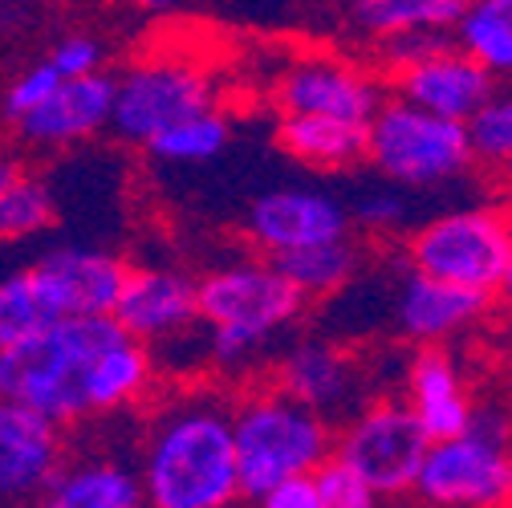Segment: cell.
Listing matches in <instances>:
<instances>
[{
	"label": "cell",
	"instance_id": "obj_34",
	"mask_svg": "<svg viewBox=\"0 0 512 508\" xmlns=\"http://www.w3.org/2000/svg\"><path fill=\"white\" fill-rule=\"evenodd\" d=\"M49 66L61 78H86L102 70V45L94 37H66L53 53H49Z\"/></svg>",
	"mask_w": 512,
	"mask_h": 508
},
{
	"label": "cell",
	"instance_id": "obj_5",
	"mask_svg": "<svg viewBox=\"0 0 512 508\" xmlns=\"http://www.w3.org/2000/svg\"><path fill=\"white\" fill-rule=\"evenodd\" d=\"M415 496L427 508H512V419L480 407L464 431L431 439Z\"/></svg>",
	"mask_w": 512,
	"mask_h": 508
},
{
	"label": "cell",
	"instance_id": "obj_11",
	"mask_svg": "<svg viewBox=\"0 0 512 508\" xmlns=\"http://www.w3.org/2000/svg\"><path fill=\"white\" fill-rule=\"evenodd\" d=\"M244 236L273 261L293 248L350 236V212L346 200L326 187H273L248 204Z\"/></svg>",
	"mask_w": 512,
	"mask_h": 508
},
{
	"label": "cell",
	"instance_id": "obj_39",
	"mask_svg": "<svg viewBox=\"0 0 512 508\" xmlns=\"http://www.w3.org/2000/svg\"><path fill=\"white\" fill-rule=\"evenodd\" d=\"M419 508H427V504H419Z\"/></svg>",
	"mask_w": 512,
	"mask_h": 508
},
{
	"label": "cell",
	"instance_id": "obj_29",
	"mask_svg": "<svg viewBox=\"0 0 512 508\" xmlns=\"http://www.w3.org/2000/svg\"><path fill=\"white\" fill-rule=\"evenodd\" d=\"M57 322V317L45 309L37 285L29 273H17L9 281H0V350L37 334L41 326Z\"/></svg>",
	"mask_w": 512,
	"mask_h": 508
},
{
	"label": "cell",
	"instance_id": "obj_25",
	"mask_svg": "<svg viewBox=\"0 0 512 508\" xmlns=\"http://www.w3.org/2000/svg\"><path fill=\"white\" fill-rule=\"evenodd\" d=\"M452 41L496 82H512V21L492 0H468V9L452 25Z\"/></svg>",
	"mask_w": 512,
	"mask_h": 508
},
{
	"label": "cell",
	"instance_id": "obj_32",
	"mask_svg": "<svg viewBox=\"0 0 512 508\" xmlns=\"http://www.w3.org/2000/svg\"><path fill=\"white\" fill-rule=\"evenodd\" d=\"M452 41V33H391V37H378L374 41V74L387 82L391 74H399V70H407L411 61H419V57H427L431 49H439V45H447Z\"/></svg>",
	"mask_w": 512,
	"mask_h": 508
},
{
	"label": "cell",
	"instance_id": "obj_1",
	"mask_svg": "<svg viewBox=\"0 0 512 508\" xmlns=\"http://www.w3.org/2000/svg\"><path fill=\"white\" fill-rule=\"evenodd\" d=\"M139 484L147 508H232L240 496L232 403L224 395H183L155 411Z\"/></svg>",
	"mask_w": 512,
	"mask_h": 508
},
{
	"label": "cell",
	"instance_id": "obj_15",
	"mask_svg": "<svg viewBox=\"0 0 512 508\" xmlns=\"http://www.w3.org/2000/svg\"><path fill=\"white\" fill-rule=\"evenodd\" d=\"M110 317L139 342H171L187 334L191 326H200L196 281L175 269H159V265L131 269Z\"/></svg>",
	"mask_w": 512,
	"mask_h": 508
},
{
	"label": "cell",
	"instance_id": "obj_19",
	"mask_svg": "<svg viewBox=\"0 0 512 508\" xmlns=\"http://www.w3.org/2000/svg\"><path fill=\"white\" fill-rule=\"evenodd\" d=\"M110 106H114V78L98 70L86 78H61L57 90L37 110L17 118V126L33 143H74L110 126Z\"/></svg>",
	"mask_w": 512,
	"mask_h": 508
},
{
	"label": "cell",
	"instance_id": "obj_10",
	"mask_svg": "<svg viewBox=\"0 0 512 508\" xmlns=\"http://www.w3.org/2000/svg\"><path fill=\"white\" fill-rule=\"evenodd\" d=\"M387 98V82L374 70L346 57H297L277 78V110L281 114H322L366 126L370 114Z\"/></svg>",
	"mask_w": 512,
	"mask_h": 508
},
{
	"label": "cell",
	"instance_id": "obj_27",
	"mask_svg": "<svg viewBox=\"0 0 512 508\" xmlns=\"http://www.w3.org/2000/svg\"><path fill=\"white\" fill-rule=\"evenodd\" d=\"M232 143V122L224 110L208 106V110H196L179 118L175 126L159 131L147 151L163 163H204V159H216L224 147Z\"/></svg>",
	"mask_w": 512,
	"mask_h": 508
},
{
	"label": "cell",
	"instance_id": "obj_20",
	"mask_svg": "<svg viewBox=\"0 0 512 508\" xmlns=\"http://www.w3.org/2000/svg\"><path fill=\"white\" fill-rule=\"evenodd\" d=\"M33 508H147L135 464L114 456H90L61 464Z\"/></svg>",
	"mask_w": 512,
	"mask_h": 508
},
{
	"label": "cell",
	"instance_id": "obj_21",
	"mask_svg": "<svg viewBox=\"0 0 512 508\" xmlns=\"http://www.w3.org/2000/svg\"><path fill=\"white\" fill-rule=\"evenodd\" d=\"M277 143L313 171H350L366 155V126L322 114H281Z\"/></svg>",
	"mask_w": 512,
	"mask_h": 508
},
{
	"label": "cell",
	"instance_id": "obj_3",
	"mask_svg": "<svg viewBox=\"0 0 512 508\" xmlns=\"http://www.w3.org/2000/svg\"><path fill=\"white\" fill-rule=\"evenodd\" d=\"M305 313V297L269 257L216 265L196 281V317L216 366H244Z\"/></svg>",
	"mask_w": 512,
	"mask_h": 508
},
{
	"label": "cell",
	"instance_id": "obj_38",
	"mask_svg": "<svg viewBox=\"0 0 512 508\" xmlns=\"http://www.w3.org/2000/svg\"><path fill=\"white\" fill-rule=\"evenodd\" d=\"M492 5H496V9H500L508 21H512V0H492Z\"/></svg>",
	"mask_w": 512,
	"mask_h": 508
},
{
	"label": "cell",
	"instance_id": "obj_33",
	"mask_svg": "<svg viewBox=\"0 0 512 508\" xmlns=\"http://www.w3.org/2000/svg\"><path fill=\"white\" fill-rule=\"evenodd\" d=\"M57 82H61V74L49 66V61H41V66H33L29 74H21L17 82H13V90H9V98H5V114L17 122L21 114H29V110H37L53 90H57Z\"/></svg>",
	"mask_w": 512,
	"mask_h": 508
},
{
	"label": "cell",
	"instance_id": "obj_37",
	"mask_svg": "<svg viewBox=\"0 0 512 508\" xmlns=\"http://www.w3.org/2000/svg\"><path fill=\"white\" fill-rule=\"evenodd\" d=\"M496 293H500V301H504V309L512 313V257H508V269H504V277H500V285H496Z\"/></svg>",
	"mask_w": 512,
	"mask_h": 508
},
{
	"label": "cell",
	"instance_id": "obj_22",
	"mask_svg": "<svg viewBox=\"0 0 512 508\" xmlns=\"http://www.w3.org/2000/svg\"><path fill=\"white\" fill-rule=\"evenodd\" d=\"M151 378H155V362H151L147 342L131 334L110 342L102 354H94L86 370V411L110 415V411L139 403L151 391Z\"/></svg>",
	"mask_w": 512,
	"mask_h": 508
},
{
	"label": "cell",
	"instance_id": "obj_7",
	"mask_svg": "<svg viewBox=\"0 0 512 508\" xmlns=\"http://www.w3.org/2000/svg\"><path fill=\"white\" fill-rule=\"evenodd\" d=\"M403 257L415 273L496 293L512 257V212L492 204L443 212L407 236Z\"/></svg>",
	"mask_w": 512,
	"mask_h": 508
},
{
	"label": "cell",
	"instance_id": "obj_26",
	"mask_svg": "<svg viewBox=\"0 0 512 508\" xmlns=\"http://www.w3.org/2000/svg\"><path fill=\"white\" fill-rule=\"evenodd\" d=\"M472 167L512 175V82H496L492 94L464 118Z\"/></svg>",
	"mask_w": 512,
	"mask_h": 508
},
{
	"label": "cell",
	"instance_id": "obj_23",
	"mask_svg": "<svg viewBox=\"0 0 512 508\" xmlns=\"http://www.w3.org/2000/svg\"><path fill=\"white\" fill-rule=\"evenodd\" d=\"M273 265L285 273V281L305 301H322V297L342 293L362 273V244L350 236H338V240L281 252V257H273Z\"/></svg>",
	"mask_w": 512,
	"mask_h": 508
},
{
	"label": "cell",
	"instance_id": "obj_6",
	"mask_svg": "<svg viewBox=\"0 0 512 508\" xmlns=\"http://www.w3.org/2000/svg\"><path fill=\"white\" fill-rule=\"evenodd\" d=\"M362 163H370L378 179H391L407 192H427V187L456 183L472 171L468 131L456 118H439L387 94L366 122Z\"/></svg>",
	"mask_w": 512,
	"mask_h": 508
},
{
	"label": "cell",
	"instance_id": "obj_30",
	"mask_svg": "<svg viewBox=\"0 0 512 508\" xmlns=\"http://www.w3.org/2000/svg\"><path fill=\"white\" fill-rule=\"evenodd\" d=\"M53 220V200L49 187L37 179H17L5 196H0V240H17L33 236Z\"/></svg>",
	"mask_w": 512,
	"mask_h": 508
},
{
	"label": "cell",
	"instance_id": "obj_36",
	"mask_svg": "<svg viewBox=\"0 0 512 508\" xmlns=\"http://www.w3.org/2000/svg\"><path fill=\"white\" fill-rule=\"evenodd\" d=\"M21 179V167L13 163V159H5V155H0V196H5L9 192V187Z\"/></svg>",
	"mask_w": 512,
	"mask_h": 508
},
{
	"label": "cell",
	"instance_id": "obj_13",
	"mask_svg": "<svg viewBox=\"0 0 512 508\" xmlns=\"http://www.w3.org/2000/svg\"><path fill=\"white\" fill-rule=\"evenodd\" d=\"M126 273H131V265L114 257V252H98V248H57L29 269L53 317L110 313L126 285Z\"/></svg>",
	"mask_w": 512,
	"mask_h": 508
},
{
	"label": "cell",
	"instance_id": "obj_2",
	"mask_svg": "<svg viewBox=\"0 0 512 508\" xmlns=\"http://www.w3.org/2000/svg\"><path fill=\"white\" fill-rule=\"evenodd\" d=\"M118 338H126V330L110 313L57 317L0 350V399L25 403L61 427L86 419V370L94 354Z\"/></svg>",
	"mask_w": 512,
	"mask_h": 508
},
{
	"label": "cell",
	"instance_id": "obj_17",
	"mask_svg": "<svg viewBox=\"0 0 512 508\" xmlns=\"http://www.w3.org/2000/svg\"><path fill=\"white\" fill-rule=\"evenodd\" d=\"M285 395H293L297 403L313 407L317 415H342L354 411L358 387H362V370L350 358V350L326 342V338H305L293 342L285 350V358L277 362V383Z\"/></svg>",
	"mask_w": 512,
	"mask_h": 508
},
{
	"label": "cell",
	"instance_id": "obj_8",
	"mask_svg": "<svg viewBox=\"0 0 512 508\" xmlns=\"http://www.w3.org/2000/svg\"><path fill=\"white\" fill-rule=\"evenodd\" d=\"M427 443V431L395 395L362 403L334 427V456L350 464L382 500L415 492Z\"/></svg>",
	"mask_w": 512,
	"mask_h": 508
},
{
	"label": "cell",
	"instance_id": "obj_12",
	"mask_svg": "<svg viewBox=\"0 0 512 508\" xmlns=\"http://www.w3.org/2000/svg\"><path fill=\"white\" fill-rule=\"evenodd\" d=\"M61 464V423L25 403L0 399V508H33Z\"/></svg>",
	"mask_w": 512,
	"mask_h": 508
},
{
	"label": "cell",
	"instance_id": "obj_14",
	"mask_svg": "<svg viewBox=\"0 0 512 508\" xmlns=\"http://www.w3.org/2000/svg\"><path fill=\"white\" fill-rule=\"evenodd\" d=\"M492 86L496 78L484 66H476L456 41L431 49L427 57L411 61L407 70L387 78V94L419 110H431L439 118H456V122H464L492 94Z\"/></svg>",
	"mask_w": 512,
	"mask_h": 508
},
{
	"label": "cell",
	"instance_id": "obj_16",
	"mask_svg": "<svg viewBox=\"0 0 512 508\" xmlns=\"http://www.w3.org/2000/svg\"><path fill=\"white\" fill-rule=\"evenodd\" d=\"M488 305H492V293L464 289V285L407 269V277L399 281V293H395V326L415 346H439L443 338H452V334L468 330L472 322H480Z\"/></svg>",
	"mask_w": 512,
	"mask_h": 508
},
{
	"label": "cell",
	"instance_id": "obj_24",
	"mask_svg": "<svg viewBox=\"0 0 512 508\" xmlns=\"http://www.w3.org/2000/svg\"><path fill=\"white\" fill-rule=\"evenodd\" d=\"M468 0H350V25L366 37L391 33H452Z\"/></svg>",
	"mask_w": 512,
	"mask_h": 508
},
{
	"label": "cell",
	"instance_id": "obj_28",
	"mask_svg": "<svg viewBox=\"0 0 512 508\" xmlns=\"http://www.w3.org/2000/svg\"><path fill=\"white\" fill-rule=\"evenodd\" d=\"M346 212H350V224H358L362 232L387 236L411 220V192L391 179H378V183L358 187V192L346 200Z\"/></svg>",
	"mask_w": 512,
	"mask_h": 508
},
{
	"label": "cell",
	"instance_id": "obj_9",
	"mask_svg": "<svg viewBox=\"0 0 512 508\" xmlns=\"http://www.w3.org/2000/svg\"><path fill=\"white\" fill-rule=\"evenodd\" d=\"M208 106H216V90L204 70H196L191 61L151 57L114 78L110 126L118 139L147 147L159 131Z\"/></svg>",
	"mask_w": 512,
	"mask_h": 508
},
{
	"label": "cell",
	"instance_id": "obj_18",
	"mask_svg": "<svg viewBox=\"0 0 512 508\" xmlns=\"http://www.w3.org/2000/svg\"><path fill=\"white\" fill-rule=\"evenodd\" d=\"M411 415L427 431V439H443L468 427L476 403L464 387V374L452 350L443 346H419L407 362V399Z\"/></svg>",
	"mask_w": 512,
	"mask_h": 508
},
{
	"label": "cell",
	"instance_id": "obj_35",
	"mask_svg": "<svg viewBox=\"0 0 512 508\" xmlns=\"http://www.w3.org/2000/svg\"><path fill=\"white\" fill-rule=\"evenodd\" d=\"M252 508H322V496H317L313 476H293L261 492L252 500Z\"/></svg>",
	"mask_w": 512,
	"mask_h": 508
},
{
	"label": "cell",
	"instance_id": "obj_31",
	"mask_svg": "<svg viewBox=\"0 0 512 508\" xmlns=\"http://www.w3.org/2000/svg\"><path fill=\"white\" fill-rule=\"evenodd\" d=\"M317 496H322V508H378V492L338 456H330L322 468L313 472Z\"/></svg>",
	"mask_w": 512,
	"mask_h": 508
},
{
	"label": "cell",
	"instance_id": "obj_4",
	"mask_svg": "<svg viewBox=\"0 0 512 508\" xmlns=\"http://www.w3.org/2000/svg\"><path fill=\"white\" fill-rule=\"evenodd\" d=\"M240 496L256 500L281 480L313 476L334 456V419L297 403L281 387L248 391L232 403Z\"/></svg>",
	"mask_w": 512,
	"mask_h": 508
}]
</instances>
